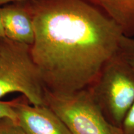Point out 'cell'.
<instances>
[{
	"instance_id": "obj_1",
	"label": "cell",
	"mask_w": 134,
	"mask_h": 134,
	"mask_svg": "<svg viewBox=\"0 0 134 134\" xmlns=\"http://www.w3.org/2000/svg\"><path fill=\"white\" fill-rule=\"evenodd\" d=\"M23 2L32 18L31 54L44 90L67 94L88 88L117 53L120 28L86 0Z\"/></svg>"
},
{
	"instance_id": "obj_2",
	"label": "cell",
	"mask_w": 134,
	"mask_h": 134,
	"mask_svg": "<svg viewBox=\"0 0 134 134\" xmlns=\"http://www.w3.org/2000/svg\"><path fill=\"white\" fill-rule=\"evenodd\" d=\"M88 89L105 119L121 129L134 103L133 68L117 53L105 63Z\"/></svg>"
},
{
	"instance_id": "obj_3",
	"label": "cell",
	"mask_w": 134,
	"mask_h": 134,
	"mask_svg": "<svg viewBox=\"0 0 134 134\" xmlns=\"http://www.w3.org/2000/svg\"><path fill=\"white\" fill-rule=\"evenodd\" d=\"M20 93L34 105H46L44 87L31 54V46L0 38V99Z\"/></svg>"
},
{
	"instance_id": "obj_4",
	"label": "cell",
	"mask_w": 134,
	"mask_h": 134,
	"mask_svg": "<svg viewBox=\"0 0 134 134\" xmlns=\"http://www.w3.org/2000/svg\"><path fill=\"white\" fill-rule=\"evenodd\" d=\"M44 99L71 134H123L105 119L88 88L67 94L44 90Z\"/></svg>"
},
{
	"instance_id": "obj_5",
	"label": "cell",
	"mask_w": 134,
	"mask_h": 134,
	"mask_svg": "<svg viewBox=\"0 0 134 134\" xmlns=\"http://www.w3.org/2000/svg\"><path fill=\"white\" fill-rule=\"evenodd\" d=\"M18 122L26 134H71L47 105H34L24 96L13 100Z\"/></svg>"
},
{
	"instance_id": "obj_6",
	"label": "cell",
	"mask_w": 134,
	"mask_h": 134,
	"mask_svg": "<svg viewBox=\"0 0 134 134\" xmlns=\"http://www.w3.org/2000/svg\"><path fill=\"white\" fill-rule=\"evenodd\" d=\"M5 37L32 46L34 41L32 18L23 2L12 3L1 7Z\"/></svg>"
},
{
	"instance_id": "obj_7",
	"label": "cell",
	"mask_w": 134,
	"mask_h": 134,
	"mask_svg": "<svg viewBox=\"0 0 134 134\" xmlns=\"http://www.w3.org/2000/svg\"><path fill=\"white\" fill-rule=\"evenodd\" d=\"M101 10L120 28L124 36L134 37V0H86Z\"/></svg>"
},
{
	"instance_id": "obj_8",
	"label": "cell",
	"mask_w": 134,
	"mask_h": 134,
	"mask_svg": "<svg viewBox=\"0 0 134 134\" xmlns=\"http://www.w3.org/2000/svg\"><path fill=\"white\" fill-rule=\"evenodd\" d=\"M117 53L134 69V37L122 36Z\"/></svg>"
},
{
	"instance_id": "obj_9",
	"label": "cell",
	"mask_w": 134,
	"mask_h": 134,
	"mask_svg": "<svg viewBox=\"0 0 134 134\" xmlns=\"http://www.w3.org/2000/svg\"><path fill=\"white\" fill-rule=\"evenodd\" d=\"M0 134H26L17 120L10 118L0 119Z\"/></svg>"
},
{
	"instance_id": "obj_10",
	"label": "cell",
	"mask_w": 134,
	"mask_h": 134,
	"mask_svg": "<svg viewBox=\"0 0 134 134\" xmlns=\"http://www.w3.org/2000/svg\"><path fill=\"white\" fill-rule=\"evenodd\" d=\"M10 118L17 120L18 117L13 104V100L3 101L0 100V119Z\"/></svg>"
},
{
	"instance_id": "obj_11",
	"label": "cell",
	"mask_w": 134,
	"mask_h": 134,
	"mask_svg": "<svg viewBox=\"0 0 134 134\" xmlns=\"http://www.w3.org/2000/svg\"><path fill=\"white\" fill-rule=\"evenodd\" d=\"M121 130L123 134H134V103L124 120Z\"/></svg>"
},
{
	"instance_id": "obj_12",
	"label": "cell",
	"mask_w": 134,
	"mask_h": 134,
	"mask_svg": "<svg viewBox=\"0 0 134 134\" xmlns=\"http://www.w3.org/2000/svg\"><path fill=\"white\" fill-rule=\"evenodd\" d=\"M29 1V0H0V6L1 5H5L9 3H16V2H23V1Z\"/></svg>"
},
{
	"instance_id": "obj_13",
	"label": "cell",
	"mask_w": 134,
	"mask_h": 134,
	"mask_svg": "<svg viewBox=\"0 0 134 134\" xmlns=\"http://www.w3.org/2000/svg\"><path fill=\"white\" fill-rule=\"evenodd\" d=\"M5 37V35L4 32V29H3V26L2 24V20H1V6H0V38Z\"/></svg>"
}]
</instances>
